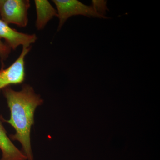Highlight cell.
I'll list each match as a JSON object with an SVG mask.
<instances>
[{"instance_id":"cell-1","label":"cell","mask_w":160,"mask_h":160,"mask_svg":"<svg viewBox=\"0 0 160 160\" xmlns=\"http://www.w3.org/2000/svg\"><path fill=\"white\" fill-rule=\"evenodd\" d=\"M10 112V118L3 122L13 127L15 132L10 134L12 141H18L22 146V151L27 160H34L31 143V130L34 124L35 112L42 106L44 101L40 95L28 84H24L20 91H16L10 86L2 89Z\"/></svg>"},{"instance_id":"cell-2","label":"cell","mask_w":160,"mask_h":160,"mask_svg":"<svg viewBox=\"0 0 160 160\" xmlns=\"http://www.w3.org/2000/svg\"><path fill=\"white\" fill-rule=\"evenodd\" d=\"M52 2L57 9V17L59 20L58 30L69 18L74 16L108 18L106 16V11L108 10L106 1L94 0L91 6H87L77 0H53Z\"/></svg>"},{"instance_id":"cell-3","label":"cell","mask_w":160,"mask_h":160,"mask_svg":"<svg viewBox=\"0 0 160 160\" xmlns=\"http://www.w3.org/2000/svg\"><path fill=\"white\" fill-rule=\"evenodd\" d=\"M30 6L29 0H0L1 19L8 25L26 27Z\"/></svg>"},{"instance_id":"cell-4","label":"cell","mask_w":160,"mask_h":160,"mask_svg":"<svg viewBox=\"0 0 160 160\" xmlns=\"http://www.w3.org/2000/svg\"><path fill=\"white\" fill-rule=\"evenodd\" d=\"M31 49V46H23L17 59L8 68L3 66L0 69V91L10 85L22 84L25 79V58Z\"/></svg>"},{"instance_id":"cell-5","label":"cell","mask_w":160,"mask_h":160,"mask_svg":"<svg viewBox=\"0 0 160 160\" xmlns=\"http://www.w3.org/2000/svg\"><path fill=\"white\" fill-rule=\"evenodd\" d=\"M0 38L4 39L10 49L15 50L20 46L29 47L37 37L35 34H26L12 29L0 19Z\"/></svg>"},{"instance_id":"cell-6","label":"cell","mask_w":160,"mask_h":160,"mask_svg":"<svg viewBox=\"0 0 160 160\" xmlns=\"http://www.w3.org/2000/svg\"><path fill=\"white\" fill-rule=\"evenodd\" d=\"M0 150L2 156L0 160H27L22 150L18 149L12 142L3 126L0 117Z\"/></svg>"},{"instance_id":"cell-7","label":"cell","mask_w":160,"mask_h":160,"mask_svg":"<svg viewBox=\"0 0 160 160\" xmlns=\"http://www.w3.org/2000/svg\"><path fill=\"white\" fill-rule=\"evenodd\" d=\"M34 3L37 12L36 26L38 30H41L52 18L58 16L57 11L47 0H35Z\"/></svg>"},{"instance_id":"cell-8","label":"cell","mask_w":160,"mask_h":160,"mask_svg":"<svg viewBox=\"0 0 160 160\" xmlns=\"http://www.w3.org/2000/svg\"><path fill=\"white\" fill-rule=\"evenodd\" d=\"M11 49L6 43H4L0 38V58L2 60H6L9 56Z\"/></svg>"}]
</instances>
